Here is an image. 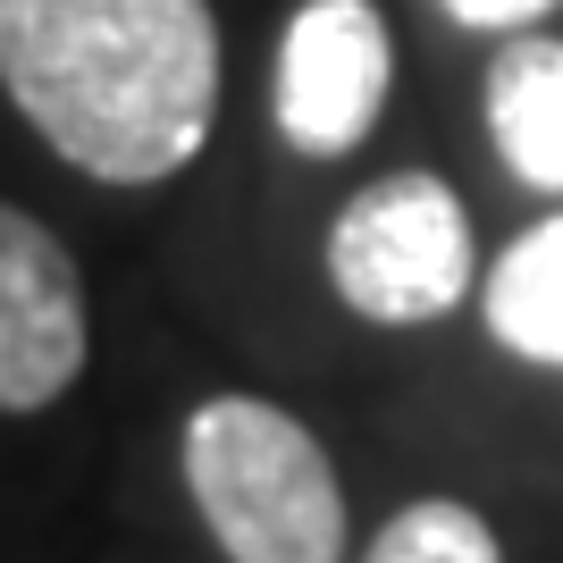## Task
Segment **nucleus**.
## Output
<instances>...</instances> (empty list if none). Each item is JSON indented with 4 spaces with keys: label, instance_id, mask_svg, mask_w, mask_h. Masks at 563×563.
<instances>
[{
    "label": "nucleus",
    "instance_id": "obj_1",
    "mask_svg": "<svg viewBox=\"0 0 563 563\" xmlns=\"http://www.w3.org/2000/svg\"><path fill=\"white\" fill-rule=\"evenodd\" d=\"M0 93L68 168L161 186L219 110L211 0H0Z\"/></svg>",
    "mask_w": 563,
    "mask_h": 563
},
{
    "label": "nucleus",
    "instance_id": "obj_2",
    "mask_svg": "<svg viewBox=\"0 0 563 563\" xmlns=\"http://www.w3.org/2000/svg\"><path fill=\"white\" fill-rule=\"evenodd\" d=\"M186 488L228 563H336L345 488L329 446L261 396H211L186 421Z\"/></svg>",
    "mask_w": 563,
    "mask_h": 563
},
{
    "label": "nucleus",
    "instance_id": "obj_3",
    "mask_svg": "<svg viewBox=\"0 0 563 563\" xmlns=\"http://www.w3.org/2000/svg\"><path fill=\"white\" fill-rule=\"evenodd\" d=\"M329 286L378 329L446 320L471 295V219L454 186L421 168L362 186L329 228Z\"/></svg>",
    "mask_w": 563,
    "mask_h": 563
},
{
    "label": "nucleus",
    "instance_id": "obj_4",
    "mask_svg": "<svg viewBox=\"0 0 563 563\" xmlns=\"http://www.w3.org/2000/svg\"><path fill=\"white\" fill-rule=\"evenodd\" d=\"M85 269L34 211L0 202V412H43L85 378Z\"/></svg>",
    "mask_w": 563,
    "mask_h": 563
},
{
    "label": "nucleus",
    "instance_id": "obj_5",
    "mask_svg": "<svg viewBox=\"0 0 563 563\" xmlns=\"http://www.w3.org/2000/svg\"><path fill=\"white\" fill-rule=\"evenodd\" d=\"M396 43L371 0H303L278 43V126L311 161H345L387 110Z\"/></svg>",
    "mask_w": 563,
    "mask_h": 563
},
{
    "label": "nucleus",
    "instance_id": "obj_6",
    "mask_svg": "<svg viewBox=\"0 0 563 563\" xmlns=\"http://www.w3.org/2000/svg\"><path fill=\"white\" fill-rule=\"evenodd\" d=\"M488 135L521 186L563 194V43L521 34L488 68Z\"/></svg>",
    "mask_w": 563,
    "mask_h": 563
},
{
    "label": "nucleus",
    "instance_id": "obj_7",
    "mask_svg": "<svg viewBox=\"0 0 563 563\" xmlns=\"http://www.w3.org/2000/svg\"><path fill=\"white\" fill-rule=\"evenodd\" d=\"M488 336L521 362L563 371V211L514 235L488 269Z\"/></svg>",
    "mask_w": 563,
    "mask_h": 563
},
{
    "label": "nucleus",
    "instance_id": "obj_8",
    "mask_svg": "<svg viewBox=\"0 0 563 563\" xmlns=\"http://www.w3.org/2000/svg\"><path fill=\"white\" fill-rule=\"evenodd\" d=\"M362 563H505V547H496L488 514H471L454 496H421L378 530Z\"/></svg>",
    "mask_w": 563,
    "mask_h": 563
},
{
    "label": "nucleus",
    "instance_id": "obj_9",
    "mask_svg": "<svg viewBox=\"0 0 563 563\" xmlns=\"http://www.w3.org/2000/svg\"><path fill=\"white\" fill-rule=\"evenodd\" d=\"M555 0H446L454 25H479V34H521V25H539Z\"/></svg>",
    "mask_w": 563,
    "mask_h": 563
}]
</instances>
